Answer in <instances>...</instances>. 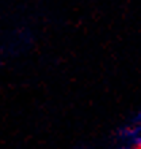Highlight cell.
Masks as SVG:
<instances>
[{
    "label": "cell",
    "mask_w": 141,
    "mask_h": 149,
    "mask_svg": "<svg viewBox=\"0 0 141 149\" xmlns=\"http://www.w3.org/2000/svg\"><path fill=\"white\" fill-rule=\"evenodd\" d=\"M138 145H140V146H141V137H140V138H138Z\"/></svg>",
    "instance_id": "1"
},
{
    "label": "cell",
    "mask_w": 141,
    "mask_h": 149,
    "mask_svg": "<svg viewBox=\"0 0 141 149\" xmlns=\"http://www.w3.org/2000/svg\"><path fill=\"white\" fill-rule=\"evenodd\" d=\"M121 149H130V148H121Z\"/></svg>",
    "instance_id": "2"
},
{
    "label": "cell",
    "mask_w": 141,
    "mask_h": 149,
    "mask_svg": "<svg viewBox=\"0 0 141 149\" xmlns=\"http://www.w3.org/2000/svg\"><path fill=\"white\" fill-rule=\"evenodd\" d=\"M138 149H141V146H140V148H138Z\"/></svg>",
    "instance_id": "3"
}]
</instances>
